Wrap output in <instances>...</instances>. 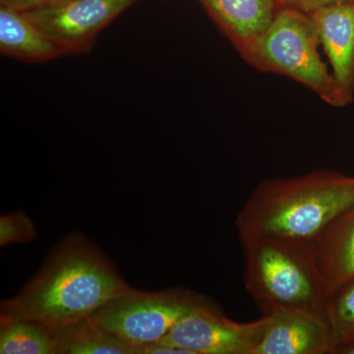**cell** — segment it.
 Listing matches in <instances>:
<instances>
[{
  "label": "cell",
  "mask_w": 354,
  "mask_h": 354,
  "mask_svg": "<svg viewBox=\"0 0 354 354\" xmlns=\"http://www.w3.org/2000/svg\"><path fill=\"white\" fill-rule=\"evenodd\" d=\"M128 288L101 249L72 234L18 295L1 302L0 323L28 320L58 329L88 319Z\"/></svg>",
  "instance_id": "1"
},
{
  "label": "cell",
  "mask_w": 354,
  "mask_h": 354,
  "mask_svg": "<svg viewBox=\"0 0 354 354\" xmlns=\"http://www.w3.org/2000/svg\"><path fill=\"white\" fill-rule=\"evenodd\" d=\"M353 206L354 176L318 169L260 183L237 215L236 227L241 242L281 239L312 243Z\"/></svg>",
  "instance_id": "2"
},
{
  "label": "cell",
  "mask_w": 354,
  "mask_h": 354,
  "mask_svg": "<svg viewBox=\"0 0 354 354\" xmlns=\"http://www.w3.org/2000/svg\"><path fill=\"white\" fill-rule=\"evenodd\" d=\"M244 285L262 316L293 310L325 319L330 291L311 242L281 239L242 241Z\"/></svg>",
  "instance_id": "3"
},
{
  "label": "cell",
  "mask_w": 354,
  "mask_h": 354,
  "mask_svg": "<svg viewBox=\"0 0 354 354\" xmlns=\"http://www.w3.org/2000/svg\"><path fill=\"white\" fill-rule=\"evenodd\" d=\"M318 35L308 14L283 6L246 62L256 69L290 77L335 108L348 102L321 57Z\"/></svg>",
  "instance_id": "4"
},
{
  "label": "cell",
  "mask_w": 354,
  "mask_h": 354,
  "mask_svg": "<svg viewBox=\"0 0 354 354\" xmlns=\"http://www.w3.org/2000/svg\"><path fill=\"white\" fill-rule=\"evenodd\" d=\"M206 297L184 288L149 292L128 288L88 317L95 325L137 349L162 341Z\"/></svg>",
  "instance_id": "5"
},
{
  "label": "cell",
  "mask_w": 354,
  "mask_h": 354,
  "mask_svg": "<svg viewBox=\"0 0 354 354\" xmlns=\"http://www.w3.org/2000/svg\"><path fill=\"white\" fill-rule=\"evenodd\" d=\"M137 0H64L22 11L65 55L92 48L97 35Z\"/></svg>",
  "instance_id": "6"
},
{
  "label": "cell",
  "mask_w": 354,
  "mask_h": 354,
  "mask_svg": "<svg viewBox=\"0 0 354 354\" xmlns=\"http://www.w3.org/2000/svg\"><path fill=\"white\" fill-rule=\"evenodd\" d=\"M261 320H230L207 301L181 319L160 342L186 349L190 354H251Z\"/></svg>",
  "instance_id": "7"
},
{
  "label": "cell",
  "mask_w": 354,
  "mask_h": 354,
  "mask_svg": "<svg viewBox=\"0 0 354 354\" xmlns=\"http://www.w3.org/2000/svg\"><path fill=\"white\" fill-rule=\"evenodd\" d=\"M251 354H330L334 342L325 319L283 310L262 316Z\"/></svg>",
  "instance_id": "8"
},
{
  "label": "cell",
  "mask_w": 354,
  "mask_h": 354,
  "mask_svg": "<svg viewBox=\"0 0 354 354\" xmlns=\"http://www.w3.org/2000/svg\"><path fill=\"white\" fill-rule=\"evenodd\" d=\"M223 36L243 59L281 10L279 0H199Z\"/></svg>",
  "instance_id": "9"
},
{
  "label": "cell",
  "mask_w": 354,
  "mask_h": 354,
  "mask_svg": "<svg viewBox=\"0 0 354 354\" xmlns=\"http://www.w3.org/2000/svg\"><path fill=\"white\" fill-rule=\"evenodd\" d=\"M335 82L348 104L354 99V2L308 14Z\"/></svg>",
  "instance_id": "10"
},
{
  "label": "cell",
  "mask_w": 354,
  "mask_h": 354,
  "mask_svg": "<svg viewBox=\"0 0 354 354\" xmlns=\"http://www.w3.org/2000/svg\"><path fill=\"white\" fill-rule=\"evenodd\" d=\"M317 268L328 290L354 279V206L335 218L312 242Z\"/></svg>",
  "instance_id": "11"
},
{
  "label": "cell",
  "mask_w": 354,
  "mask_h": 354,
  "mask_svg": "<svg viewBox=\"0 0 354 354\" xmlns=\"http://www.w3.org/2000/svg\"><path fill=\"white\" fill-rule=\"evenodd\" d=\"M0 53L27 62H46L66 55L22 11L0 6Z\"/></svg>",
  "instance_id": "12"
},
{
  "label": "cell",
  "mask_w": 354,
  "mask_h": 354,
  "mask_svg": "<svg viewBox=\"0 0 354 354\" xmlns=\"http://www.w3.org/2000/svg\"><path fill=\"white\" fill-rule=\"evenodd\" d=\"M53 330L57 354H137L88 318Z\"/></svg>",
  "instance_id": "13"
},
{
  "label": "cell",
  "mask_w": 354,
  "mask_h": 354,
  "mask_svg": "<svg viewBox=\"0 0 354 354\" xmlns=\"http://www.w3.org/2000/svg\"><path fill=\"white\" fill-rule=\"evenodd\" d=\"M0 353L57 354L55 330L28 320L0 323Z\"/></svg>",
  "instance_id": "14"
},
{
  "label": "cell",
  "mask_w": 354,
  "mask_h": 354,
  "mask_svg": "<svg viewBox=\"0 0 354 354\" xmlns=\"http://www.w3.org/2000/svg\"><path fill=\"white\" fill-rule=\"evenodd\" d=\"M325 320L332 334L333 348L354 339V279L330 291L326 304Z\"/></svg>",
  "instance_id": "15"
},
{
  "label": "cell",
  "mask_w": 354,
  "mask_h": 354,
  "mask_svg": "<svg viewBox=\"0 0 354 354\" xmlns=\"http://www.w3.org/2000/svg\"><path fill=\"white\" fill-rule=\"evenodd\" d=\"M36 237V225L22 209L0 216L1 247L13 243H27L35 241Z\"/></svg>",
  "instance_id": "16"
},
{
  "label": "cell",
  "mask_w": 354,
  "mask_h": 354,
  "mask_svg": "<svg viewBox=\"0 0 354 354\" xmlns=\"http://www.w3.org/2000/svg\"><path fill=\"white\" fill-rule=\"evenodd\" d=\"M281 6L290 7L306 14L337 4L353 3L354 0H279Z\"/></svg>",
  "instance_id": "17"
},
{
  "label": "cell",
  "mask_w": 354,
  "mask_h": 354,
  "mask_svg": "<svg viewBox=\"0 0 354 354\" xmlns=\"http://www.w3.org/2000/svg\"><path fill=\"white\" fill-rule=\"evenodd\" d=\"M60 1L64 0H0V6L9 7L18 11H30L53 6Z\"/></svg>",
  "instance_id": "18"
},
{
  "label": "cell",
  "mask_w": 354,
  "mask_h": 354,
  "mask_svg": "<svg viewBox=\"0 0 354 354\" xmlns=\"http://www.w3.org/2000/svg\"><path fill=\"white\" fill-rule=\"evenodd\" d=\"M332 354H354V339L337 344L333 348Z\"/></svg>",
  "instance_id": "19"
}]
</instances>
